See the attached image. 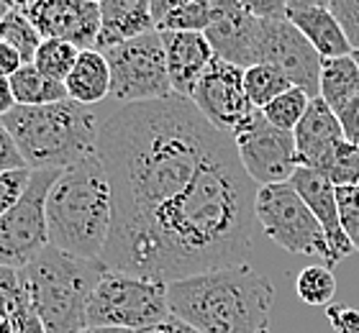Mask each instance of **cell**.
<instances>
[{
  "label": "cell",
  "mask_w": 359,
  "mask_h": 333,
  "mask_svg": "<svg viewBox=\"0 0 359 333\" xmlns=\"http://www.w3.org/2000/svg\"><path fill=\"white\" fill-rule=\"evenodd\" d=\"M226 139V133L203 118L190 97L170 95L121 105L111 113L97 141L113 193V226L105 252L131 241L162 208L185 193Z\"/></svg>",
  "instance_id": "cell-2"
},
{
  "label": "cell",
  "mask_w": 359,
  "mask_h": 333,
  "mask_svg": "<svg viewBox=\"0 0 359 333\" xmlns=\"http://www.w3.org/2000/svg\"><path fill=\"white\" fill-rule=\"evenodd\" d=\"M233 144L244 172L259 187L290 182L300 167L295 136L272 126L262 111H257L233 133Z\"/></svg>",
  "instance_id": "cell-11"
},
{
  "label": "cell",
  "mask_w": 359,
  "mask_h": 333,
  "mask_svg": "<svg viewBox=\"0 0 359 333\" xmlns=\"http://www.w3.org/2000/svg\"><path fill=\"white\" fill-rule=\"evenodd\" d=\"M18 272L31 311L46 333H83L88 328L90 297L108 269L100 259H77L46 246Z\"/></svg>",
  "instance_id": "cell-6"
},
{
  "label": "cell",
  "mask_w": 359,
  "mask_h": 333,
  "mask_svg": "<svg viewBox=\"0 0 359 333\" xmlns=\"http://www.w3.org/2000/svg\"><path fill=\"white\" fill-rule=\"evenodd\" d=\"M259 34H262V18L249 11V3H233V0L213 3L205 39L210 41L218 60L231 62L244 69L255 67Z\"/></svg>",
  "instance_id": "cell-15"
},
{
  "label": "cell",
  "mask_w": 359,
  "mask_h": 333,
  "mask_svg": "<svg viewBox=\"0 0 359 333\" xmlns=\"http://www.w3.org/2000/svg\"><path fill=\"white\" fill-rule=\"evenodd\" d=\"M337 118H339V123H341V128H344L346 141L357 144L359 141V93L344 105V111L339 113Z\"/></svg>",
  "instance_id": "cell-37"
},
{
  "label": "cell",
  "mask_w": 359,
  "mask_h": 333,
  "mask_svg": "<svg viewBox=\"0 0 359 333\" xmlns=\"http://www.w3.org/2000/svg\"><path fill=\"white\" fill-rule=\"evenodd\" d=\"M111 67V97L121 105L165 100L175 95L159 31L100 52Z\"/></svg>",
  "instance_id": "cell-9"
},
{
  "label": "cell",
  "mask_w": 359,
  "mask_h": 333,
  "mask_svg": "<svg viewBox=\"0 0 359 333\" xmlns=\"http://www.w3.org/2000/svg\"><path fill=\"white\" fill-rule=\"evenodd\" d=\"M326 320L334 333H359V311L344 303H331L326 308Z\"/></svg>",
  "instance_id": "cell-35"
},
{
  "label": "cell",
  "mask_w": 359,
  "mask_h": 333,
  "mask_svg": "<svg viewBox=\"0 0 359 333\" xmlns=\"http://www.w3.org/2000/svg\"><path fill=\"white\" fill-rule=\"evenodd\" d=\"M0 333H15V328L11 326L6 318H0Z\"/></svg>",
  "instance_id": "cell-43"
},
{
  "label": "cell",
  "mask_w": 359,
  "mask_h": 333,
  "mask_svg": "<svg viewBox=\"0 0 359 333\" xmlns=\"http://www.w3.org/2000/svg\"><path fill=\"white\" fill-rule=\"evenodd\" d=\"M292 88V82L285 77L280 69L267 64H255L244 69V90H247L249 100L257 111H264L275 97Z\"/></svg>",
  "instance_id": "cell-26"
},
{
  "label": "cell",
  "mask_w": 359,
  "mask_h": 333,
  "mask_svg": "<svg viewBox=\"0 0 359 333\" xmlns=\"http://www.w3.org/2000/svg\"><path fill=\"white\" fill-rule=\"evenodd\" d=\"M77 60H80V49L75 44L60 41V39H44L31 64L36 67L44 77L65 85L67 77L72 74V69H75Z\"/></svg>",
  "instance_id": "cell-25"
},
{
  "label": "cell",
  "mask_w": 359,
  "mask_h": 333,
  "mask_svg": "<svg viewBox=\"0 0 359 333\" xmlns=\"http://www.w3.org/2000/svg\"><path fill=\"white\" fill-rule=\"evenodd\" d=\"M311 100H313V97L308 95V93H303L300 88H290L287 93L275 97V100L262 111V116L275 128L292 133L295 128H298L300 121H303V116H306Z\"/></svg>",
  "instance_id": "cell-31"
},
{
  "label": "cell",
  "mask_w": 359,
  "mask_h": 333,
  "mask_svg": "<svg viewBox=\"0 0 359 333\" xmlns=\"http://www.w3.org/2000/svg\"><path fill=\"white\" fill-rule=\"evenodd\" d=\"M111 226L113 193L100 154L62 170L46 198L49 246L77 259H103Z\"/></svg>",
  "instance_id": "cell-4"
},
{
  "label": "cell",
  "mask_w": 359,
  "mask_h": 333,
  "mask_svg": "<svg viewBox=\"0 0 359 333\" xmlns=\"http://www.w3.org/2000/svg\"><path fill=\"white\" fill-rule=\"evenodd\" d=\"M329 8L337 15L352 52H359V0H331Z\"/></svg>",
  "instance_id": "cell-34"
},
{
  "label": "cell",
  "mask_w": 359,
  "mask_h": 333,
  "mask_svg": "<svg viewBox=\"0 0 359 333\" xmlns=\"http://www.w3.org/2000/svg\"><path fill=\"white\" fill-rule=\"evenodd\" d=\"M357 144H359V141H357Z\"/></svg>",
  "instance_id": "cell-46"
},
{
  "label": "cell",
  "mask_w": 359,
  "mask_h": 333,
  "mask_svg": "<svg viewBox=\"0 0 359 333\" xmlns=\"http://www.w3.org/2000/svg\"><path fill=\"white\" fill-rule=\"evenodd\" d=\"M339 215H341V229L346 238L352 241L354 252L359 254V185L354 187H337Z\"/></svg>",
  "instance_id": "cell-32"
},
{
  "label": "cell",
  "mask_w": 359,
  "mask_h": 333,
  "mask_svg": "<svg viewBox=\"0 0 359 333\" xmlns=\"http://www.w3.org/2000/svg\"><path fill=\"white\" fill-rule=\"evenodd\" d=\"M83 333H128V331H116V328H85Z\"/></svg>",
  "instance_id": "cell-42"
},
{
  "label": "cell",
  "mask_w": 359,
  "mask_h": 333,
  "mask_svg": "<svg viewBox=\"0 0 359 333\" xmlns=\"http://www.w3.org/2000/svg\"><path fill=\"white\" fill-rule=\"evenodd\" d=\"M287 21L308 39V44L321 54V60H337L352 54V46L346 41L337 15L331 13L329 3L287 0Z\"/></svg>",
  "instance_id": "cell-19"
},
{
  "label": "cell",
  "mask_w": 359,
  "mask_h": 333,
  "mask_svg": "<svg viewBox=\"0 0 359 333\" xmlns=\"http://www.w3.org/2000/svg\"><path fill=\"white\" fill-rule=\"evenodd\" d=\"M292 136H295V149H298V164L313 172L329 159V154L341 141H346L337 113L331 111L321 97L311 100L306 116L292 131Z\"/></svg>",
  "instance_id": "cell-18"
},
{
  "label": "cell",
  "mask_w": 359,
  "mask_h": 333,
  "mask_svg": "<svg viewBox=\"0 0 359 333\" xmlns=\"http://www.w3.org/2000/svg\"><path fill=\"white\" fill-rule=\"evenodd\" d=\"M162 46H165V60L172 93L180 97L193 95L195 85L201 82L210 62L216 60V52L205 34H159Z\"/></svg>",
  "instance_id": "cell-17"
},
{
  "label": "cell",
  "mask_w": 359,
  "mask_h": 333,
  "mask_svg": "<svg viewBox=\"0 0 359 333\" xmlns=\"http://www.w3.org/2000/svg\"><path fill=\"white\" fill-rule=\"evenodd\" d=\"M295 292L311 308H329L337 295V277L326 264L306 266L295 280Z\"/></svg>",
  "instance_id": "cell-29"
},
{
  "label": "cell",
  "mask_w": 359,
  "mask_h": 333,
  "mask_svg": "<svg viewBox=\"0 0 359 333\" xmlns=\"http://www.w3.org/2000/svg\"><path fill=\"white\" fill-rule=\"evenodd\" d=\"M213 3L205 0H151V21L159 34H205Z\"/></svg>",
  "instance_id": "cell-22"
},
{
  "label": "cell",
  "mask_w": 359,
  "mask_h": 333,
  "mask_svg": "<svg viewBox=\"0 0 359 333\" xmlns=\"http://www.w3.org/2000/svg\"><path fill=\"white\" fill-rule=\"evenodd\" d=\"M190 100L210 126L231 139L257 113L244 90V67H236L218 57L210 62L201 82L195 85Z\"/></svg>",
  "instance_id": "cell-13"
},
{
  "label": "cell",
  "mask_w": 359,
  "mask_h": 333,
  "mask_svg": "<svg viewBox=\"0 0 359 333\" xmlns=\"http://www.w3.org/2000/svg\"><path fill=\"white\" fill-rule=\"evenodd\" d=\"M139 333H201V331L193 328L190 323H185V320L170 315V318L162 320L159 326H151V328H147V331H139Z\"/></svg>",
  "instance_id": "cell-39"
},
{
  "label": "cell",
  "mask_w": 359,
  "mask_h": 333,
  "mask_svg": "<svg viewBox=\"0 0 359 333\" xmlns=\"http://www.w3.org/2000/svg\"><path fill=\"white\" fill-rule=\"evenodd\" d=\"M65 88L72 103H80L85 108L103 103L111 95V67L103 54L95 49L80 52V60L65 82Z\"/></svg>",
  "instance_id": "cell-21"
},
{
  "label": "cell",
  "mask_w": 359,
  "mask_h": 333,
  "mask_svg": "<svg viewBox=\"0 0 359 333\" xmlns=\"http://www.w3.org/2000/svg\"><path fill=\"white\" fill-rule=\"evenodd\" d=\"M3 126L13 136L23 162L31 170H67L97 154L103 118L93 108L72 100L23 108L15 105L3 116Z\"/></svg>",
  "instance_id": "cell-5"
},
{
  "label": "cell",
  "mask_w": 359,
  "mask_h": 333,
  "mask_svg": "<svg viewBox=\"0 0 359 333\" xmlns=\"http://www.w3.org/2000/svg\"><path fill=\"white\" fill-rule=\"evenodd\" d=\"M31 175L34 170H13V172H0V218L11 210V208L23 198L29 190Z\"/></svg>",
  "instance_id": "cell-33"
},
{
  "label": "cell",
  "mask_w": 359,
  "mask_h": 333,
  "mask_svg": "<svg viewBox=\"0 0 359 333\" xmlns=\"http://www.w3.org/2000/svg\"><path fill=\"white\" fill-rule=\"evenodd\" d=\"M26 167H29V164L23 162V156H21V151H18V147H15L13 136L8 133V128L3 126V121H0V172L26 170Z\"/></svg>",
  "instance_id": "cell-36"
},
{
  "label": "cell",
  "mask_w": 359,
  "mask_h": 333,
  "mask_svg": "<svg viewBox=\"0 0 359 333\" xmlns=\"http://www.w3.org/2000/svg\"><path fill=\"white\" fill-rule=\"evenodd\" d=\"M167 297L175 318L201 333H269L275 287L249 264L170 282Z\"/></svg>",
  "instance_id": "cell-3"
},
{
  "label": "cell",
  "mask_w": 359,
  "mask_h": 333,
  "mask_svg": "<svg viewBox=\"0 0 359 333\" xmlns=\"http://www.w3.org/2000/svg\"><path fill=\"white\" fill-rule=\"evenodd\" d=\"M359 93V67L354 57H337V60H323L321 64V82H318V97L329 105L331 111L341 113L344 105Z\"/></svg>",
  "instance_id": "cell-23"
},
{
  "label": "cell",
  "mask_w": 359,
  "mask_h": 333,
  "mask_svg": "<svg viewBox=\"0 0 359 333\" xmlns=\"http://www.w3.org/2000/svg\"><path fill=\"white\" fill-rule=\"evenodd\" d=\"M15 108L13 88H11V77H0V118Z\"/></svg>",
  "instance_id": "cell-40"
},
{
  "label": "cell",
  "mask_w": 359,
  "mask_h": 333,
  "mask_svg": "<svg viewBox=\"0 0 359 333\" xmlns=\"http://www.w3.org/2000/svg\"><path fill=\"white\" fill-rule=\"evenodd\" d=\"M170 313L165 282L105 272L88 305V328H116L139 333L159 326Z\"/></svg>",
  "instance_id": "cell-7"
},
{
  "label": "cell",
  "mask_w": 359,
  "mask_h": 333,
  "mask_svg": "<svg viewBox=\"0 0 359 333\" xmlns=\"http://www.w3.org/2000/svg\"><path fill=\"white\" fill-rule=\"evenodd\" d=\"M41 39H60L75 44L80 52L95 49L100 31V3L95 0H34L15 3Z\"/></svg>",
  "instance_id": "cell-14"
},
{
  "label": "cell",
  "mask_w": 359,
  "mask_h": 333,
  "mask_svg": "<svg viewBox=\"0 0 359 333\" xmlns=\"http://www.w3.org/2000/svg\"><path fill=\"white\" fill-rule=\"evenodd\" d=\"M31 313L34 311L29 303V292L21 282V272L0 266V318H6L18 331Z\"/></svg>",
  "instance_id": "cell-28"
},
{
  "label": "cell",
  "mask_w": 359,
  "mask_h": 333,
  "mask_svg": "<svg viewBox=\"0 0 359 333\" xmlns=\"http://www.w3.org/2000/svg\"><path fill=\"white\" fill-rule=\"evenodd\" d=\"M15 333H46V328H44V323H41V320H39L36 315L31 313L29 318L23 320V326L18 328Z\"/></svg>",
  "instance_id": "cell-41"
},
{
  "label": "cell",
  "mask_w": 359,
  "mask_h": 333,
  "mask_svg": "<svg viewBox=\"0 0 359 333\" xmlns=\"http://www.w3.org/2000/svg\"><path fill=\"white\" fill-rule=\"evenodd\" d=\"M60 170H34L29 190L0 218V266L23 269L49 246L46 198Z\"/></svg>",
  "instance_id": "cell-10"
},
{
  "label": "cell",
  "mask_w": 359,
  "mask_h": 333,
  "mask_svg": "<svg viewBox=\"0 0 359 333\" xmlns=\"http://www.w3.org/2000/svg\"><path fill=\"white\" fill-rule=\"evenodd\" d=\"M23 64H26V62H23L21 54L15 52L11 44L0 41V77H13Z\"/></svg>",
  "instance_id": "cell-38"
},
{
  "label": "cell",
  "mask_w": 359,
  "mask_h": 333,
  "mask_svg": "<svg viewBox=\"0 0 359 333\" xmlns=\"http://www.w3.org/2000/svg\"><path fill=\"white\" fill-rule=\"evenodd\" d=\"M0 41H6L21 54L23 62L31 64L36 57V49L41 46V34L36 31V26L26 18V15L15 8V3H11V11L6 13V18L0 21Z\"/></svg>",
  "instance_id": "cell-27"
},
{
  "label": "cell",
  "mask_w": 359,
  "mask_h": 333,
  "mask_svg": "<svg viewBox=\"0 0 359 333\" xmlns=\"http://www.w3.org/2000/svg\"><path fill=\"white\" fill-rule=\"evenodd\" d=\"M151 31H157L151 21V0H103L95 52H108Z\"/></svg>",
  "instance_id": "cell-20"
},
{
  "label": "cell",
  "mask_w": 359,
  "mask_h": 333,
  "mask_svg": "<svg viewBox=\"0 0 359 333\" xmlns=\"http://www.w3.org/2000/svg\"><path fill=\"white\" fill-rule=\"evenodd\" d=\"M316 172L323 175L334 187L359 185V144L341 141Z\"/></svg>",
  "instance_id": "cell-30"
},
{
  "label": "cell",
  "mask_w": 359,
  "mask_h": 333,
  "mask_svg": "<svg viewBox=\"0 0 359 333\" xmlns=\"http://www.w3.org/2000/svg\"><path fill=\"white\" fill-rule=\"evenodd\" d=\"M11 11V3H0V21L6 18V13Z\"/></svg>",
  "instance_id": "cell-44"
},
{
  "label": "cell",
  "mask_w": 359,
  "mask_h": 333,
  "mask_svg": "<svg viewBox=\"0 0 359 333\" xmlns=\"http://www.w3.org/2000/svg\"><path fill=\"white\" fill-rule=\"evenodd\" d=\"M11 88H13L15 105H23V108H36V105H52L69 100L67 88L62 82L44 77L34 64H23L11 77Z\"/></svg>",
  "instance_id": "cell-24"
},
{
  "label": "cell",
  "mask_w": 359,
  "mask_h": 333,
  "mask_svg": "<svg viewBox=\"0 0 359 333\" xmlns=\"http://www.w3.org/2000/svg\"><path fill=\"white\" fill-rule=\"evenodd\" d=\"M252 185L229 136L185 193L162 208L131 241L108 249L100 261L108 272L165 285L247 264L255 241L257 193Z\"/></svg>",
  "instance_id": "cell-1"
},
{
  "label": "cell",
  "mask_w": 359,
  "mask_h": 333,
  "mask_svg": "<svg viewBox=\"0 0 359 333\" xmlns=\"http://www.w3.org/2000/svg\"><path fill=\"white\" fill-rule=\"evenodd\" d=\"M290 185L295 187V193L303 198V203L311 208V213L316 215V221L321 223L323 233L329 238V249H331V257H334V264L346 259V257L354 252V246H352V241L346 238L344 229H341L337 187L331 185L323 175L308 170V167H298V172H295L290 179Z\"/></svg>",
  "instance_id": "cell-16"
},
{
  "label": "cell",
  "mask_w": 359,
  "mask_h": 333,
  "mask_svg": "<svg viewBox=\"0 0 359 333\" xmlns=\"http://www.w3.org/2000/svg\"><path fill=\"white\" fill-rule=\"evenodd\" d=\"M255 218L280 249L300 257H318L329 269L337 266L321 223L316 221L311 208L290 182L259 187L255 198Z\"/></svg>",
  "instance_id": "cell-8"
},
{
  "label": "cell",
  "mask_w": 359,
  "mask_h": 333,
  "mask_svg": "<svg viewBox=\"0 0 359 333\" xmlns=\"http://www.w3.org/2000/svg\"><path fill=\"white\" fill-rule=\"evenodd\" d=\"M352 57H354V62H357V67H359V52H352Z\"/></svg>",
  "instance_id": "cell-45"
},
{
  "label": "cell",
  "mask_w": 359,
  "mask_h": 333,
  "mask_svg": "<svg viewBox=\"0 0 359 333\" xmlns=\"http://www.w3.org/2000/svg\"><path fill=\"white\" fill-rule=\"evenodd\" d=\"M257 64L275 67L292 82V88H300L311 97H318L323 60L321 54L308 44V39L287 21V13L262 18Z\"/></svg>",
  "instance_id": "cell-12"
}]
</instances>
